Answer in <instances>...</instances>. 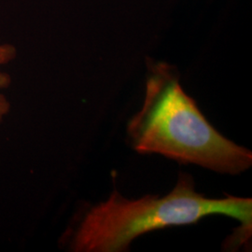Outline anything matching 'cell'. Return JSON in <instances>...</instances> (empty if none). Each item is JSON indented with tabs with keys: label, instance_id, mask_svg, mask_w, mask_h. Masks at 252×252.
<instances>
[{
	"label": "cell",
	"instance_id": "obj_1",
	"mask_svg": "<svg viewBox=\"0 0 252 252\" xmlns=\"http://www.w3.org/2000/svg\"><path fill=\"white\" fill-rule=\"evenodd\" d=\"M136 153L161 154L180 163L238 175L252 165V153L218 132L180 84L177 69L151 63L143 104L128 123Z\"/></svg>",
	"mask_w": 252,
	"mask_h": 252
},
{
	"label": "cell",
	"instance_id": "obj_3",
	"mask_svg": "<svg viewBox=\"0 0 252 252\" xmlns=\"http://www.w3.org/2000/svg\"><path fill=\"white\" fill-rule=\"evenodd\" d=\"M17 55L16 48L9 43L0 42V67L4 64L10 63L15 59ZM10 77L9 74L2 72L0 70V91L8 88L10 84ZM10 104L9 101L2 93H0V123L9 113Z\"/></svg>",
	"mask_w": 252,
	"mask_h": 252
},
{
	"label": "cell",
	"instance_id": "obj_2",
	"mask_svg": "<svg viewBox=\"0 0 252 252\" xmlns=\"http://www.w3.org/2000/svg\"><path fill=\"white\" fill-rule=\"evenodd\" d=\"M210 215L231 217L241 223L236 242L242 243L251 237L252 198L232 195L207 198L196 191L192 177L181 173L175 188L162 197L145 195L129 200L113 189L108 200L85 212L73 232L69 249L76 252H126L142 234L194 224Z\"/></svg>",
	"mask_w": 252,
	"mask_h": 252
}]
</instances>
